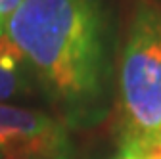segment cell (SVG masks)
<instances>
[{"label": "cell", "mask_w": 161, "mask_h": 159, "mask_svg": "<svg viewBox=\"0 0 161 159\" xmlns=\"http://www.w3.org/2000/svg\"><path fill=\"white\" fill-rule=\"evenodd\" d=\"M44 90L75 111L106 90V21L98 0H23L4 27Z\"/></svg>", "instance_id": "obj_1"}, {"label": "cell", "mask_w": 161, "mask_h": 159, "mask_svg": "<svg viewBox=\"0 0 161 159\" xmlns=\"http://www.w3.org/2000/svg\"><path fill=\"white\" fill-rule=\"evenodd\" d=\"M121 146L161 138V8L142 2L130 19L119 67Z\"/></svg>", "instance_id": "obj_2"}, {"label": "cell", "mask_w": 161, "mask_h": 159, "mask_svg": "<svg viewBox=\"0 0 161 159\" xmlns=\"http://www.w3.org/2000/svg\"><path fill=\"white\" fill-rule=\"evenodd\" d=\"M0 155L36 159H73L64 125L29 107L0 104Z\"/></svg>", "instance_id": "obj_3"}, {"label": "cell", "mask_w": 161, "mask_h": 159, "mask_svg": "<svg viewBox=\"0 0 161 159\" xmlns=\"http://www.w3.org/2000/svg\"><path fill=\"white\" fill-rule=\"evenodd\" d=\"M27 63L19 50L6 38L0 36V104H6L15 98L31 92L27 79Z\"/></svg>", "instance_id": "obj_4"}, {"label": "cell", "mask_w": 161, "mask_h": 159, "mask_svg": "<svg viewBox=\"0 0 161 159\" xmlns=\"http://www.w3.org/2000/svg\"><path fill=\"white\" fill-rule=\"evenodd\" d=\"M21 2L23 0H0V36L4 35V27L8 23V19L15 14Z\"/></svg>", "instance_id": "obj_5"}, {"label": "cell", "mask_w": 161, "mask_h": 159, "mask_svg": "<svg viewBox=\"0 0 161 159\" xmlns=\"http://www.w3.org/2000/svg\"><path fill=\"white\" fill-rule=\"evenodd\" d=\"M115 159H138L134 153H130V151H127V150H121V153L115 157Z\"/></svg>", "instance_id": "obj_6"}, {"label": "cell", "mask_w": 161, "mask_h": 159, "mask_svg": "<svg viewBox=\"0 0 161 159\" xmlns=\"http://www.w3.org/2000/svg\"><path fill=\"white\" fill-rule=\"evenodd\" d=\"M0 159H36V157H17V155H0Z\"/></svg>", "instance_id": "obj_7"}]
</instances>
